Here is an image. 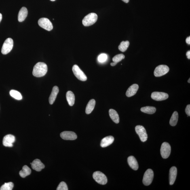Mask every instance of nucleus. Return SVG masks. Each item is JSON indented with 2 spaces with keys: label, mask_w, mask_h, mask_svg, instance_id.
I'll return each mask as SVG.
<instances>
[{
  "label": "nucleus",
  "mask_w": 190,
  "mask_h": 190,
  "mask_svg": "<svg viewBox=\"0 0 190 190\" xmlns=\"http://www.w3.org/2000/svg\"><path fill=\"white\" fill-rule=\"evenodd\" d=\"M47 71V64L44 62H39L34 66L33 75L36 77H41L46 75Z\"/></svg>",
  "instance_id": "f257e3e1"
},
{
  "label": "nucleus",
  "mask_w": 190,
  "mask_h": 190,
  "mask_svg": "<svg viewBox=\"0 0 190 190\" xmlns=\"http://www.w3.org/2000/svg\"><path fill=\"white\" fill-rule=\"evenodd\" d=\"M98 19V16L94 13H91L86 15L83 20V25L88 26L92 25L96 22Z\"/></svg>",
  "instance_id": "f03ea898"
},
{
  "label": "nucleus",
  "mask_w": 190,
  "mask_h": 190,
  "mask_svg": "<svg viewBox=\"0 0 190 190\" xmlns=\"http://www.w3.org/2000/svg\"><path fill=\"white\" fill-rule=\"evenodd\" d=\"M93 178L96 182L102 185H106L107 183V177L103 173L96 171L93 174Z\"/></svg>",
  "instance_id": "7ed1b4c3"
},
{
  "label": "nucleus",
  "mask_w": 190,
  "mask_h": 190,
  "mask_svg": "<svg viewBox=\"0 0 190 190\" xmlns=\"http://www.w3.org/2000/svg\"><path fill=\"white\" fill-rule=\"evenodd\" d=\"M14 45V41L10 38H9L5 41L2 47L1 52L3 54L6 55L10 52Z\"/></svg>",
  "instance_id": "20e7f679"
},
{
  "label": "nucleus",
  "mask_w": 190,
  "mask_h": 190,
  "mask_svg": "<svg viewBox=\"0 0 190 190\" xmlns=\"http://www.w3.org/2000/svg\"><path fill=\"white\" fill-rule=\"evenodd\" d=\"M171 148L170 144L166 142L162 144L160 151L162 157L163 159L168 158L170 154Z\"/></svg>",
  "instance_id": "39448f33"
},
{
  "label": "nucleus",
  "mask_w": 190,
  "mask_h": 190,
  "mask_svg": "<svg viewBox=\"0 0 190 190\" xmlns=\"http://www.w3.org/2000/svg\"><path fill=\"white\" fill-rule=\"evenodd\" d=\"M153 172L151 169H148L144 174L142 182L144 185L149 186L151 183L153 178Z\"/></svg>",
  "instance_id": "423d86ee"
},
{
  "label": "nucleus",
  "mask_w": 190,
  "mask_h": 190,
  "mask_svg": "<svg viewBox=\"0 0 190 190\" xmlns=\"http://www.w3.org/2000/svg\"><path fill=\"white\" fill-rule=\"evenodd\" d=\"M72 71H73L74 75L79 80L81 81L87 80V77L86 76L80 68L77 65H74L72 68Z\"/></svg>",
  "instance_id": "0eeeda50"
},
{
  "label": "nucleus",
  "mask_w": 190,
  "mask_h": 190,
  "mask_svg": "<svg viewBox=\"0 0 190 190\" xmlns=\"http://www.w3.org/2000/svg\"><path fill=\"white\" fill-rule=\"evenodd\" d=\"M38 23L40 26L47 31H50L53 29V24L48 19L46 18H41L38 20Z\"/></svg>",
  "instance_id": "6e6552de"
},
{
  "label": "nucleus",
  "mask_w": 190,
  "mask_h": 190,
  "mask_svg": "<svg viewBox=\"0 0 190 190\" xmlns=\"http://www.w3.org/2000/svg\"><path fill=\"white\" fill-rule=\"evenodd\" d=\"M170 71V68L165 65H161L157 66L155 68L154 75L156 77H160L164 75Z\"/></svg>",
  "instance_id": "1a4fd4ad"
},
{
  "label": "nucleus",
  "mask_w": 190,
  "mask_h": 190,
  "mask_svg": "<svg viewBox=\"0 0 190 190\" xmlns=\"http://www.w3.org/2000/svg\"><path fill=\"white\" fill-rule=\"evenodd\" d=\"M136 132L142 142L147 141L148 135L145 128L141 125H137L135 127Z\"/></svg>",
  "instance_id": "9d476101"
},
{
  "label": "nucleus",
  "mask_w": 190,
  "mask_h": 190,
  "mask_svg": "<svg viewBox=\"0 0 190 190\" xmlns=\"http://www.w3.org/2000/svg\"><path fill=\"white\" fill-rule=\"evenodd\" d=\"M169 95L164 92H155L151 94L152 99L157 101L166 100L168 98Z\"/></svg>",
  "instance_id": "9b49d317"
},
{
  "label": "nucleus",
  "mask_w": 190,
  "mask_h": 190,
  "mask_svg": "<svg viewBox=\"0 0 190 190\" xmlns=\"http://www.w3.org/2000/svg\"><path fill=\"white\" fill-rule=\"evenodd\" d=\"M15 137L11 134H7L4 136L3 139V145L6 147H12L13 144L15 141Z\"/></svg>",
  "instance_id": "f8f14e48"
},
{
  "label": "nucleus",
  "mask_w": 190,
  "mask_h": 190,
  "mask_svg": "<svg viewBox=\"0 0 190 190\" xmlns=\"http://www.w3.org/2000/svg\"><path fill=\"white\" fill-rule=\"evenodd\" d=\"M61 137L64 140H75L77 139V136L75 132L69 131H65L60 134Z\"/></svg>",
  "instance_id": "ddd939ff"
},
{
  "label": "nucleus",
  "mask_w": 190,
  "mask_h": 190,
  "mask_svg": "<svg viewBox=\"0 0 190 190\" xmlns=\"http://www.w3.org/2000/svg\"><path fill=\"white\" fill-rule=\"evenodd\" d=\"M31 165L32 168L37 172H40L45 168L44 164L38 159H35L32 163Z\"/></svg>",
  "instance_id": "4468645a"
},
{
  "label": "nucleus",
  "mask_w": 190,
  "mask_h": 190,
  "mask_svg": "<svg viewBox=\"0 0 190 190\" xmlns=\"http://www.w3.org/2000/svg\"><path fill=\"white\" fill-rule=\"evenodd\" d=\"M114 138L113 136H110L102 139L101 142L100 146L102 148L108 147L113 143Z\"/></svg>",
  "instance_id": "2eb2a0df"
},
{
  "label": "nucleus",
  "mask_w": 190,
  "mask_h": 190,
  "mask_svg": "<svg viewBox=\"0 0 190 190\" xmlns=\"http://www.w3.org/2000/svg\"><path fill=\"white\" fill-rule=\"evenodd\" d=\"M177 170L175 167H172L170 171V184L171 185H173L176 178Z\"/></svg>",
  "instance_id": "dca6fc26"
},
{
  "label": "nucleus",
  "mask_w": 190,
  "mask_h": 190,
  "mask_svg": "<svg viewBox=\"0 0 190 190\" xmlns=\"http://www.w3.org/2000/svg\"><path fill=\"white\" fill-rule=\"evenodd\" d=\"M139 88V86L137 84H134L129 87L126 92V96L130 97L135 94L137 92Z\"/></svg>",
  "instance_id": "f3484780"
},
{
  "label": "nucleus",
  "mask_w": 190,
  "mask_h": 190,
  "mask_svg": "<svg viewBox=\"0 0 190 190\" xmlns=\"http://www.w3.org/2000/svg\"><path fill=\"white\" fill-rule=\"evenodd\" d=\"M128 162L129 166L133 170H138V163L135 158L134 156H130L128 157Z\"/></svg>",
  "instance_id": "a211bd4d"
},
{
  "label": "nucleus",
  "mask_w": 190,
  "mask_h": 190,
  "mask_svg": "<svg viewBox=\"0 0 190 190\" xmlns=\"http://www.w3.org/2000/svg\"><path fill=\"white\" fill-rule=\"evenodd\" d=\"M59 92V88L57 86L53 87L52 93L49 97V102L51 104H53L56 100L57 95Z\"/></svg>",
  "instance_id": "6ab92c4d"
},
{
  "label": "nucleus",
  "mask_w": 190,
  "mask_h": 190,
  "mask_svg": "<svg viewBox=\"0 0 190 190\" xmlns=\"http://www.w3.org/2000/svg\"><path fill=\"white\" fill-rule=\"evenodd\" d=\"M28 11L26 7H22L20 9L18 14V20L20 22H22L25 20L27 16Z\"/></svg>",
  "instance_id": "aec40b11"
},
{
  "label": "nucleus",
  "mask_w": 190,
  "mask_h": 190,
  "mask_svg": "<svg viewBox=\"0 0 190 190\" xmlns=\"http://www.w3.org/2000/svg\"><path fill=\"white\" fill-rule=\"evenodd\" d=\"M66 99L70 106H73L75 103V94L71 91H68L66 93Z\"/></svg>",
  "instance_id": "412c9836"
},
{
  "label": "nucleus",
  "mask_w": 190,
  "mask_h": 190,
  "mask_svg": "<svg viewBox=\"0 0 190 190\" xmlns=\"http://www.w3.org/2000/svg\"><path fill=\"white\" fill-rule=\"evenodd\" d=\"M109 115L112 120L114 122L118 124L119 122V118L118 114L115 110L111 109L109 111Z\"/></svg>",
  "instance_id": "4be33fe9"
},
{
  "label": "nucleus",
  "mask_w": 190,
  "mask_h": 190,
  "mask_svg": "<svg viewBox=\"0 0 190 190\" xmlns=\"http://www.w3.org/2000/svg\"><path fill=\"white\" fill-rule=\"evenodd\" d=\"M95 105H96V101L94 99L91 100L86 106V113L88 115L92 113L94 109Z\"/></svg>",
  "instance_id": "5701e85b"
},
{
  "label": "nucleus",
  "mask_w": 190,
  "mask_h": 190,
  "mask_svg": "<svg viewBox=\"0 0 190 190\" xmlns=\"http://www.w3.org/2000/svg\"><path fill=\"white\" fill-rule=\"evenodd\" d=\"M31 170L28 166H24L23 167L22 170H20L19 174L22 178H26V176L30 175L31 173Z\"/></svg>",
  "instance_id": "b1692460"
},
{
  "label": "nucleus",
  "mask_w": 190,
  "mask_h": 190,
  "mask_svg": "<svg viewBox=\"0 0 190 190\" xmlns=\"http://www.w3.org/2000/svg\"><path fill=\"white\" fill-rule=\"evenodd\" d=\"M140 110L144 113L149 114L154 113L156 111V108L153 106H145L141 108Z\"/></svg>",
  "instance_id": "393cba45"
},
{
  "label": "nucleus",
  "mask_w": 190,
  "mask_h": 190,
  "mask_svg": "<svg viewBox=\"0 0 190 190\" xmlns=\"http://www.w3.org/2000/svg\"><path fill=\"white\" fill-rule=\"evenodd\" d=\"M178 113L177 111H175L173 113L170 121V124L171 126H175L178 123Z\"/></svg>",
  "instance_id": "a878e982"
},
{
  "label": "nucleus",
  "mask_w": 190,
  "mask_h": 190,
  "mask_svg": "<svg viewBox=\"0 0 190 190\" xmlns=\"http://www.w3.org/2000/svg\"><path fill=\"white\" fill-rule=\"evenodd\" d=\"M10 96L16 100H20L22 99V96L21 94L18 91L15 90H11L10 92Z\"/></svg>",
  "instance_id": "bb28decb"
},
{
  "label": "nucleus",
  "mask_w": 190,
  "mask_h": 190,
  "mask_svg": "<svg viewBox=\"0 0 190 190\" xmlns=\"http://www.w3.org/2000/svg\"><path fill=\"white\" fill-rule=\"evenodd\" d=\"M130 43L128 41H123L121 42L118 47V49L120 50L122 52H125L127 50L129 47Z\"/></svg>",
  "instance_id": "cd10ccee"
},
{
  "label": "nucleus",
  "mask_w": 190,
  "mask_h": 190,
  "mask_svg": "<svg viewBox=\"0 0 190 190\" xmlns=\"http://www.w3.org/2000/svg\"><path fill=\"white\" fill-rule=\"evenodd\" d=\"M14 183L12 182L5 183L1 186L0 190H11L14 187Z\"/></svg>",
  "instance_id": "c85d7f7f"
},
{
  "label": "nucleus",
  "mask_w": 190,
  "mask_h": 190,
  "mask_svg": "<svg viewBox=\"0 0 190 190\" xmlns=\"http://www.w3.org/2000/svg\"><path fill=\"white\" fill-rule=\"evenodd\" d=\"M124 55L123 54H119L116 55L113 57V62L118 63L120 62L125 58Z\"/></svg>",
  "instance_id": "c756f323"
},
{
  "label": "nucleus",
  "mask_w": 190,
  "mask_h": 190,
  "mask_svg": "<svg viewBox=\"0 0 190 190\" xmlns=\"http://www.w3.org/2000/svg\"><path fill=\"white\" fill-rule=\"evenodd\" d=\"M57 190H68V188L66 184L64 182H61L57 188Z\"/></svg>",
  "instance_id": "7c9ffc66"
},
{
  "label": "nucleus",
  "mask_w": 190,
  "mask_h": 190,
  "mask_svg": "<svg viewBox=\"0 0 190 190\" xmlns=\"http://www.w3.org/2000/svg\"><path fill=\"white\" fill-rule=\"evenodd\" d=\"M107 56L105 54H102L99 55L98 57V61L102 63L105 62L107 60Z\"/></svg>",
  "instance_id": "2f4dec72"
},
{
  "label": "nucleus",
  "mask_w": 190,
  "mask_h": 190,
  "mask_svg": "<svg viewBox=\"0 0 190 190\" xmlns=\"http://www.w3.org/2000/svg\"><path fill=\"white\" fill-rule=\"evenodd\" d=\"M185 112L186 114H187L188 116H190V104H188V105L186 107L185 109Z\"/></svg>",
  "instance_id": "473e14b6"
},
{
  "label": "nucleus",
  "mask_w": 190,
  "mask_h": 190,
  "mask_svg": "<svg viewBox=\"0 0 190 190\" xmlns=\"http://www.w3.org/2000/svg\"><path fill=\"white\" fill-rule=\"evenodd\" d=\"M186 42L188 44L190 45V37H188L186 40Z\"/></svg>",
  "instance_id": "72a5a7b5"
},
{
  "label": "nucleus",
  "mask_w": 190,
  "mask_h": 190,
  "mask_svg": "<svg viewBox=\"0 0 190 190\" xmlns=\"http://www.w3.org/2000/svg\"><path fill=\"white\" fill-rule=\"evenodd\" d=\"M186 56H187V58L189 59H190V50L188 51L187 53H186Z\"/></svg>",
  "instance_id": "f704fd0d"
},
{
  "label": "nucleus",
  "mask_w": 190,
  "mask_h": 190,
  "mask_svg": "<svg viewBox=\"0 0 190 190\" xmlns=\"http://www.w3.org/2000/svg\"><path fill=\"white\" fill-rule=\"evenodd\" d=\"M117 64V63H116L113 62V63H111V65L112 66H114L116 65Z\"/></svg>",
  "instance_id": "c9c22d12"
},
{
  "label": "nucleus",
  "mask_w": 190,
  "mask_h": 190,
  "mask_svg": "<svg viewBox=\"0 0 190 190\" xmlns=\"http://www.w3.org/2000/svg\"><path fill=\"white\" fill-rule=\"evenodd\" d=\"M125 3H128L129 1V0H122Z\"/></svg>",
  "instance_id": "e433bc0d"
},
{
  "label": "nucleus",
  "mask_w": 190,
  "mask_h": 190,
  "mask_svg": "<svg viewBox=\"0 0 190 190\" xmlns=\"http://www.w3.org/2000/svg\"><path fill=\"white\" fill-rule=\"evenodd\" d=\"M2 18V16L1 13H0V22L1 21Z\"/></svg>",
  "instance_id": "4c0bfd02"
},
{
  "label": "nucleus",
  "mask_w": 190,
  "mask_h": 190,
  "mask_svg": "<svg viewBox=\"0 0 190 190\" xmlns=\"http://www.w3.org/2000/svg\"><path fill=\"white\" fill-rule=\"evenodd\" d=\"M190 79L189 78V80H188V82L190 83Z\"/></svg>",
  "instance_id": "58836bf2"
},
{
  "label": "nucleus",
  "mask_w": 190,
  "mask_h": 190,
  "mask_svg": "<svg viewBox=\"0 0 190 190\" xmlns=\"http://www.w3.org/2000/svg\"><path fill=\"white\" fill-rule=\"evenodd\" d=\"M50 1H56V0H50Z\"/></svg>",
  "instance_id": "ea45409f"
}]
</instances>
